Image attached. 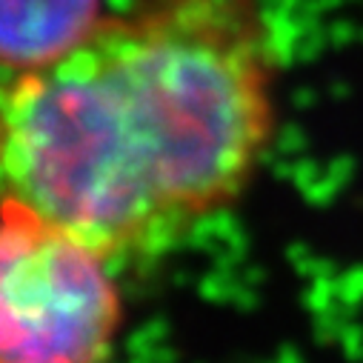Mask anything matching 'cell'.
Returning a JSON list of instances; mask_svg holds the SVG:
<instances>
[{
  "label": "cell",
  "mask_w": 363,
  "mask_h": 363,
  "mask_svg": "<svg viewBox=\"0 0 363 363\" xmlns=\"http://www.w3.org/2000/svg\"><path fill=\"white\" fill-rule=\"evenodd\" d=\"M260 0H135L4 89V195L115 269L240 198L275 123Z\"/></svg>",
  "instance_id": "1"
},
{
  "label": "cell",
  "mask_w": 363,
  "mask_h": 363,
  "mask_svg": "<svg viewBox=\"0 0 363 363\" xmlns=\"http://www.w3.org/2000/svg\"><path fill=\"white\" fill-rule=\"evenodd\" d=\"M115 266L89 243L4 195L0 354L6 363H92L123 320Z\"/></svg>",
  "instance_id": "2"
},
{
  "label": "cell",
  "mask_w": 363,
  "mask_h": 363,
  "mask_svg": "<svg viewBox=\"0 0 363 363\" xmlns=\"http://www.w3.org/2000/svg\"><path fill=\"white\" fill-rule=\"evenodd\" d=\"M0 21L4 66L12 77L69 52L104 18L98 0H4Z\"/></svg>",
  "instance_id": "3"
}]
</instances>
